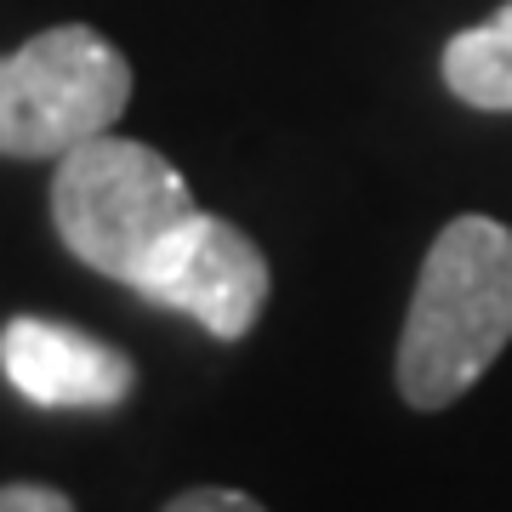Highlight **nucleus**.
<instances>
[{
	"label": "nucleus",
	"instance_id": "obj_2",
	"mask_svg": "<svg viewBox=\"0 0 512 512\" xmlns=\"http://www.w3.org/2000/svg\"><path fill=\"white\" fill-rule=\"evenodd\" d=\"M200 205L183 171L160 148L131 137H92L57 160L52 177V222L86 268L103 279L143 274V262L177 234Z\"/></svg>",
	"mask_w": 512,
	"mask_h": 512
},
{
	"label": "nucleus",
	"instance_id": "obj_3",
	"mask_svg": "<svg viewBox=\"0 0 512 512\" xmlns=\"http://www.w3.org/2000/svg\"><path fill=\"white\" fill-rule=\"evenodd\" d=\"M126 52L86 23H57L0 57V154L63 160L69 148L109 137L131 103Z\"/></svg>",
	"mask_w": 512,
	"mask_h": 512
},
{
	"label": "nucleus",
	"instance_id": "obj_4",
	"mask_svg": "<svg viewBox=\"0 0 512 512\" xmlns=\"http://www.w3.org/2000/svg\"><path fill=\"white\" fill-rule=\"evenodd\" d=\"M131 291L148 296L154 308L188 313L217 342H239L268 308L274 274H268V256L256 251V239L245 228L211 217V211H194L143 262Z\"/></svg>",
	"mask_w": 512,
	"mask_h": 512
},
{
	"label": "nucleus",
	"instance_id": "obj_7",
	"mask_svg": "<svg viewBox=\"0 0 512 512\" xmlns=\"http://www.w3.org/2000/svg\"><path fill=\"white\" fill-rule=\"evenodd\" d=\"M0 512H74V501L52 484H0Z\"/></svg>",
	"mask_w": 512,
	"mask_h": 512
},
{
	"label": "nucleus",
	"instance_id": "obj_8",
	"mask_svg": "<svg viewBox=\"0 0 512 512\" xmlns=\"http://www.w3.org/2000/svg\"><path fill=\"white\" fill-rule=\"evenodd\" d=\"M165 512H268V507L251 501L245 490H188V495H177Z\"/></svg>",
	"mask_w": 512,
	"mask_h": 512
},
{
	"label": "nucleus",
	"instance_id": "obj_5",
	"mask_svg": "<svg viewBox=\"0 0 512 512\" xmlns=\"http://www.w3.org/2000/svg\"><path fill=\"white\" fill-rule=\"evenodd\" d=\"M0 370L40 410H114L137 387V370L120 348L35 313L0 330Z\"/></svg>",
	"mask_w": 512,
	"mask_h": 512
},
{
	"label": "nucleus",
	"instance_id": "obj_1",
	"mask_svg": "<svg viewBox=\"0 0 512 512\" xmlns=\"http://www.w3.org/2000/svg\"><path fill=\"white\" fill-rule=\"evenodd\" d=\"M512 342V228L456 217L421 262L399 336V393L416 410L456 404Z\"/></svg>",
	"mask_w": 512,
	"mask_h": 512
},
{
	"label": "nucleus",
	"instance_id": "obj_6",
	"mask_svg": "<svg viewBox=\"0 0 512 512\" xmlns=\"http://www.w3.org/2000/svg\"><path fill=\"white\" fill-rule=\"evenodd\" d=\"M444 86L473 109L507 114L512 109V0L495 6L484 23L450 35L444 46Z\"/></svg>",
	"mask_w": 512,
	"mask_h": 512
}]
</instances>
